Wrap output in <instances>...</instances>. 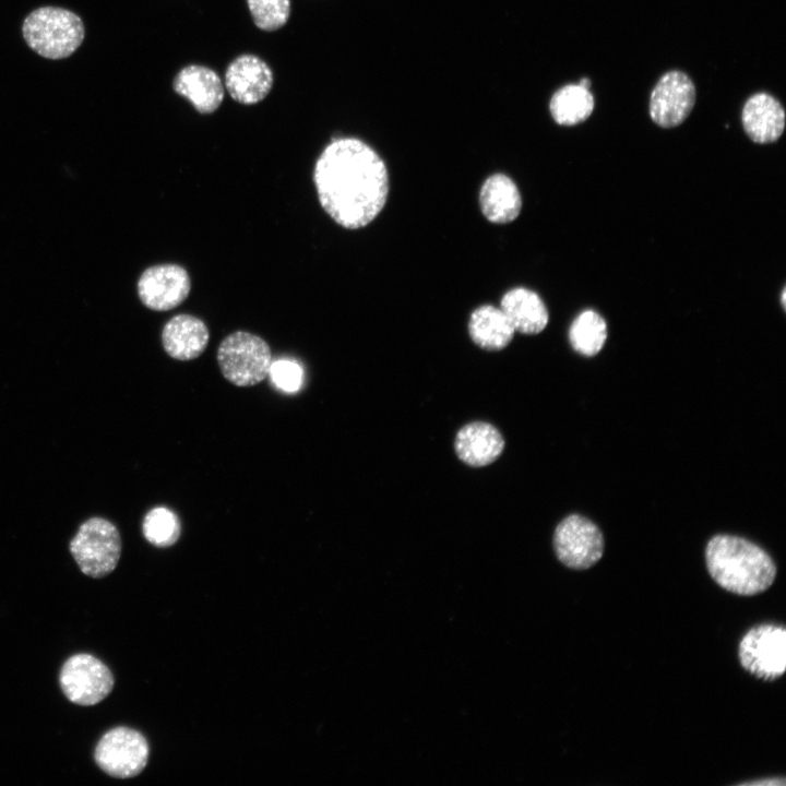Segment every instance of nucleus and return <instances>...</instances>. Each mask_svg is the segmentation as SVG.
I'll return each instance as SVG.
<instances>
[{
    "label": "nucleus",
    "mask_w": 786,
    "mask_h": 786,
    "mask_svg": "<svg viewBox=\"0 0 786 786\" xmlns=\"http://www.w3.org/2000/svg\"><path fill=\"white\" fill-rule=\"evenodd\" d=\"M319 202L340 226L357 229L382 211L389 194V174L380 155L357 138L332 140L313 169Z\"/></svg>",
    "instance_id": "nucleus-1"
},
{
    "label": "nucleus",
    "mask_w": 786,
    "mask_h": 786,
    "mask_svg": "<svg viewBox=\"0 0 786 786\" xmlns=\"http://www.w3.org/2000/svg\"><path fill=\"white\" fill-rule=\"evenodd\" d=\"M710 575L724 590L742 596L766 591L776 576L772 558L758 545L731 535H716L705 549Z\"/></svg>",
    "instance_id": "nucleus-2"
},
{
    "label": "nucleus",
    "mask_w": 786,
    "mask_h": 786,
    "mask_svg": "<svg viewBox=\"0 0 786 786\" xmlns=\"http://www.w3.org/2000/svg\"><path fill=\"white\" fill-rule=\"evenodd\" d=\"M22 34L37 55L59 60L70 57L81 46L85 28L74 12L49 5L33 10L24 19Z\"/></svg>",
    "instance_id": "nucleus-3"
},
{
    "label": "nucleus",
    "mask_w": 786,
    "mask_h": 786,
    "mask_svg": "<svg viewBox=\"0 0 786 786\" xmlns=\"http://www.w3.org/2000/svg\"><path fill=\"white\" fill-rule=\"evenodd\" d=\"M217 362L227 381L237 386H253L270 373L271 348L262 337L236 331L219 344Z\"/></svg>",
    "instance_id": "nucleus-4"
},
{
    "label": "nucleus",
    "mask_w": 786,
    "mask_h": 786,
    "mask_svg": "<svg viewBox=\"0 0 786 786\" xmlns=\"http://www.w3.org/2000/svg\"><path fill=\"white\" fill-rule=\"evenodd\" d=\"M70 552L87 576L100 579L111 573L121 556L117 526L104 517H91L70 541Z\"/></svg>",
    "instance_id": "nucleus-5"
},
{
    "label": "nucleus",
    "mask_w": 786,
    "mask_h": 786,
    "mask_svg": "<svg viewBox=\"0 0 786 786\" xmlns=\"http://www.w3.org/2000/svg\"><path fill=\"white\" fill-rule=\"evenodd\" d=\"M738 657L741 666L754 677L776 680L786 668L785 628L766 623L750 629L739 643Z\"/></svg>",
    "instance_id": "nucleus-6"
},
{
    "label": "nucleus",
    "mask_w": 786,
    "mask_h": 786,
    "mask_svg": "<svg viewBox=\"0 0 786 786\" xmlns=\"http://www.w3.org/2000/svg\"><path fill=\"white\" fill-rule=\"evenodd\" d=\"M150 748L145 737L129 727H116L103 735L95 751L98 767L116 778L139 775L147 764Z\"/></svg>",
    "instance_id": "nucleus-7"
},
{
    "label": "nucleus",
    "mask_w": 786,
    "mask_h": 786,
    "mask_svg": "<svg viewBox=\"0 0 786 786\" xmlns=\"http://www.w3.org/2000/svg\"><path fill=\"white\" fill-rule=\"evenodd\" d=\"M59 682L67 699L78 705L91 706L111 692L115 679L110 669L91 654H75L61 667Z\"/></svg>",
    "instance_id": "nucleus-8"
},
{
    "label": "nucleus",
    "mask_w": 786,
    "mask_h": 786,
    "mask_svg": "<svg viewBox=\"0 0 786 786\" xmlns=\"http://www.w3.org/2000/svg\"><path fill=\"white\" fill-rule=\"evenodd\" d=\"M553 548L558 559L568 568L585 570L599 561L604 553V536L592 521L580 514L564 517L556 527Z\"/></svg>",
    "instance_id": "nucleus-9"
},
{
    "label": "nucleus",
    "mask_w": 786,
    "mask_h": 786,
    "mask_svg": "<svg viewBox=\"0 0 786 786\" xmlns=\"http://www.w3.org/2000/svg\"><path fill=\"white\" fill-rule=\"evenodd\" d=\"M695 96L694 84L684 72L668 71L651 93L650 116L659 127H677L690 115Z\"/></svg>",
    "instance_id": "nucleus-10"
},
{
    "label": "nucleus",
    "mask_w": 786,
    "mask_h": 786,
    "mask_svg": "<svg viewBox=\"0 0 786 786\" xmlns=\"http://www.w3.org/2000/svg\"><path fill=\"white\" fill-rule=\"evenodd\" d=\"M191 289V281L184 267L158 264L146 269L139 278L138 294L142 303L151 310L167 311L182 303Z\"/></svg>",
    "instance_id": "nucleus-11"
},
{
    "label": "nucleus",
    "mask_w": 786,
    "mask_h": 786,
    "mask_svg": "<svg viewBox=\"0 0 786 786\" xmlns=\"http://www.w3.org/2000/svg\"><path fill=\"white\" fill-rule=\"evenodd\" d=\"M273 86V72L260 57L243 53L235 58L225 72V87L242 105L262 102Z\"/></svg>",
    "instance_id": "nucleus-12"
},
{
    "label": "nucleus",
    "mask_w": 786,
    "mask_h": 786,
    "mask_svg": "<svg viewBox=\"0 0 786 786\" xmlns=\"http://www.w3.org/2000/svg\"><path fill=\"white\" fill-rule=\"evenodd\" d=\"M172 87L200 114L214 112L224 99V85L218 74L200 64L182 68L175 76Z\"/></svg>",
    "instance_id": "nucleus-13"
},
{
    "label": "nucleus",
    "mask_w": 786,
    "mask_h": 786,
    "mask_svg": "<svg viewBox=\"0 0 786 786\" xmlns=\"http://www.w3.org/2000/svg\"><path fill=\"white\" fill-rule=\"evenodd\" d=\"M741 120L747 135L755 143L777 141L785 128V110L781 103L767 93L750 96L743 105Z\"/></svg>",
    "instance_id": "nucleus-14"
},
{
    "label": "nucleus",
    "mask_w": 786,
    "mask_h": 786,
    "mask_svg": "<svg viewBox=\"0 0 786 786\" xmlns=\"http://www.w3.org/2000/svg\"><path fill=\"white\" fill-rule=\"evenodd\" d=\"M209 338L206 324L200 318L188 313L172 317L162 331L165 352L181 361L198 358L206 348Z\"/></svg>",
    "instance_id": "nucleus-15"
},
{
    "label": "nucleus",
    "mask_w": 786,
    "mask_h": 786,
    "mask_svg": "<svg viewBox=\"0 0 786 786\" xmlns=\"http://www.w3.org/2000/svg\"><path fill=\"white\" fill-rule=\"evenodd\" d=\"M455 452L465 464L486 466L496 461L504 449L500 431L492 425L475 421L462 427L455 438Z\"/></svg>",
    "instance_id": "nucleus-16"
},
{
    "label": "nucleus",
    "mask_w": 786,
    "mask_h": 786,
    "mask_svg": "<svg viewBox=\"0 0 786 786\" xmlns=\"http://www.w3.org/2000/svg\"><path fill=\"white\" fill-rule=\"evenodd\" d=\"M479 204L484 216L495 224L514 221L522 209V198L515 182L504 174H493L483 183Z\"/></svg>",
    "instance_id": "nucleus-17"
},
{
    "label": "nucleus",
    "mask_w": 786,
    "mask_h": 786,
    "mask_svg": "<svg viewBox=\"0 0 786 786\" xmlns=\"http://www.w3.org/2000/svg\"><path fill=\"white\" fill-rule=\"evenodd\" d=\"M500 308L515 332L537 334L548 324L549 314L543 299L528 288L508 290L501 299Z\"/></svg>",
    "instance_id": "nucleus-18"
},
{
    "label": "nucleus",
    "mask_w": 786,
    "mask_h": 786,
    "mask_svg": "<svg viewBox=\"0 0 786 786\" xmlns=\"http://www.w3.org/2000/svg\"><path fill=\"white\" fill-rule=\"evenodd\" d=\"M468 333L479 347L499 350L509 345L515 330L500 307L484 305L472 312Z\"/></svg>",
    "instance_id": "nucleus-19"
},
{
    "label": "nucleus",
    "mask_w": 786,
    "mask_h": 786,
    "mask_svg": "<svg viewBox=\"0 0 786 786\" xmlns=\"http://www.w3.org/2000/svg\"><path fill=\"white\" fill-rule=\"evenodd\" d=\"M594 104V96L588 88L580 84H568L551 96L549 110L558 124L574 126L591 116Z\"/></svg>",
    "instance_id": "nucleus-20"
},
{
    "label": "nucleus",
    "mask_w": 786,
    "mask_h": 786,
    "mask_svg": "<svg viewBox=\"0 0 786 786\" xmlns=\"http://www.w3.org/2000/svg\"><path fill=\"white\" fill-rule=\"evenodd\" d=\"M607 340V324L594 310L581 312L569 329L572 348L587 357L597 355Z\"/></svg>",
    "instance_id": "nucleus-21"
},
{
    "label": "nucleus",
    "mask_w": 786,
    "mask_h": 786,
    "mask_svg": "<svg viewBox=\"0 0 786 786\" xmlns=\"http://www.w3.org/2000/svg\"><path fill=\"white\" fill-rule=\"evenodd\" d=\"M144 537L152 545L165 548L177 543L181 526L177 515L166 508H154L144 517Z\"/></svg>",
    "instance_id": "nucleus-22"
},
{
    "label": "nucleus",
    "mask_w": 786,
    "mask_h": 786,
    "mask_svg": "<svg viewBox=\"0 0 786 786\" xmlns=\"http://www.w3.org/2000/svg\"><path fill=\"white\" fill-rule=\"evenodd\" d=\"M254 24L262 31L283 27L290 15V0H247Z\"/></svg>",
    "instance_id": "nucleus-23"
},
{
    "label": "nucleus",
    "mask_w": 786,
    "mask_h": 786,
    "mask_svg": "<svg viewBox=\"0 0 786 786\" xmlns=\"http://www.w3.org/2000/svg\"><path fill=\"white\" fill-rule=\"evenodd\" d=\"M302 369L291 360H277L272 362L270 378L278 389L285 392H296L302 383Z\"/></svg>",
    "instance_id": "nucleus-24"
},
{
    "label": "nucleus",
    "mask_w": 786,
    "mask_h": 786,
    "mask_svg": "<svg viewBox=\"0 0 786 786\" xmlns=\"http://www.w3.org/2000/svg\"><path fill=\"white\" fill-rule=\"evenodd\" d=\"M579 84H580L581 86L590 90L591 81H590L588 79L584 78V79H582V80L580 81Z\"/></svg>",
    "instance_id": "nucleus-25"
},
{
    "label": "nucleus",
    "mask_w": 786,
    "mask_h": 786,
    "mask_svg": "<svg viewBox=\"0 0 786 786\" xmlns=\"http://www.w3.org/2000/svg\"><path fill=\"white\" fill-rule=\"evenodd\" d=\"M782 305H783V307H785V305H786L785 303V289H783V293H782Z\"/></svg>",
    "instance_id": "nucleus-26"
}]
</instances>
